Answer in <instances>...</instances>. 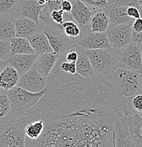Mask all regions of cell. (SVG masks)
Listing matches in <instances>:
<instances>
[{"instance_id": "cell-46", "label": "cell", "mask_w": 142, "mask_h": 147, "mask_svg": "<svg viewBox=\"0 0 142 147\" xmlns=\"http://www.w3.org/2000/svg\"><path fill=\"white\" fill-rule=\"evenodd\" d=\"M141 55H142V45H141Z\"/></svg>"}, {"instance_id": "cell-11", "label": "cell", "mask_w": 142, "mask_h": 147, "mask_svg": "<svg viewBox=\"0 0 142 147\" xmlns=\"http://www.w3.org/2000/svg\"><path fill=\"white\" fill-rule=\"evenodd\" d=\"M117 146H135L129 131L127 114L119 119L114 126V147Z\"/></svg>"}, {"instance_id": "cell-19", "label": "cell", "mask_w": 142, "mask_h": 147, "mask_svg": "<svg viewBox=\"0 0 142 147\" xmlns=\"http://www.w3.org/2000/svg\"><path fill=\"white\" fill-rule=\"evenodd\" d=\"M16 15H0V39L11 40L16 37Z\"/></svg>"}, {"instance_id": "cell-29", "label": "cell", "mask_w": 142, "mask_h": 147, "mask_svg": "<svg viewBox=\"0 0 142 147\" xmlns=\"http://www.w3.org/2000/svg\"><path fill=\"white\" fill-rule=\"evenodd\" d=\"M95 13L103 10L108 5V0H81Z\"/></svg>"}, {"instance_id": "cell-9", "label": "cell", "mask_w": 142, "mask_h": 147, "mask_svg": "<svg viewBox=\"0 0 142 147\" xmlns=\"http://www.w3.org/2000/svg\"><path fill=\"white\" fill-rule=\"evenodd\" d=\"M132 26L110 24L106 33L111 47L120 49L132 42Z\"/></svg>"}, {"instance_id": "cell-33", "label": "cell", "mask_w": 142, "mask_h": 147, "mask_svg": "<svg viewBox=\"0 0 142 147\" xmlns=\"http://www.w3.org/2000/svg\"><path fill=\"white\" fill-rule=\"evenodd\" d=\"M114 3L116 4H118V5L126 7H136L139 8L140 7L139 0H115Z\"/></svg>"}, {"instance_id": "cell-22", "label": "cell", "mask_w": 142, "mask_h": 147, "mask_svg": "<svg viewBox=\"0 0 142 147\" xmlns=\"http://www.w3.org/2000/svg\"><path fill=\"white\" fill-rule=\"evenodd\" d=\"M75 48L79 53L78 59L76 62V73L80 76L87 78L95 76L92 64L88 57L85 53L84 50L78 45L75 46Z\"/></svg>"}, {"instance_id": "cell-4", "label": "cell", "mask_w": 142, "mask_h": 147, "mask_svg": "<svg viewBox=\"0 0 142 147\" xmlns=\"http://www.w3.org/2000/svg\"><path fill=\"white\" fill-rule=\"evenodd\" d=\"M84 50L92 64L95 76H108L118 68L120 49L115 47Z\"/></svg>"}, {"instance_id": "cell-27", "label": "cell", "mask_w": 142, "mask_h": 147, "mask_svg": "<svg viewBox=\"0 0 142 147\" xmlns=\"http://www.w3.org/2000/svg\"><path fill=\"white\" fill-rule=\"evenodd\" d=\"M19 2L20 0H0V15L18 16Z\"/></svg>"}, {"instance_id": "cell-7", "label": "cell", "mask_w": 142, "mask_h": 147, "mask_svg": "<svg viewBox=\"0 0 142 147\" xmlns=\"http://www.w3.org/2000/svg\"><path fill=\"white\" fill-rule=\"evenodd\" d=\"M118 67L142 72V55L140 44L132 42L120 49Z\"/></svg>"}, {"instance_id": "cell-44", "label": "cell", "mask_w": 142, "mask_h": 147, "mask_svg": "<svg viewBox=\"0 0 142 147\" xmlns=\"http://www.w3.org/2000/svg\"><path fill=\"white\" fill-rule=\"evenodd\" d=\"M139 10H140V12H141V18H142V7H139Z\"/></svg>"}, {"instance_id": "cell-37", "label": "cell", "mask_w": 142, "mask_h": 147, "mask_svg": "<svg viewBox=\"0 0 142 147\" xmlns=\"http://www.w3.org/2000/svg\"><path fill=\"white\" fill-rule=\"evenodd\" d=\"M73 9V4L69 0H62L61 4V9L65 11V14H68L71 13Z\"/></svg>"}, {"instance_id": "cell-24", "label": "cell", "mask_w": 142, "mask_h": 147, "mask_svg": "<svg viewBox=\"0 0 142 147\" xmlns=\"http://www.w3.org/2000/svg\"><path fill=\"white\" fill-rule=\"evenodd\" d=\"M109 26L110 18L104 10L96 12L90 24L92 32H106Z\"/></svg>"}, {"instance_id": "cell-41", "label": "cell", "mask_w": 142, "mask_h": 147, "mask_svg": "<svg viewBox=\"0 0 142 147\" xmlns=\"http://www.w3.org/2000/svg\"><path fill=\"white\" fill-rule=\"evenodd\" d=\"M140 88L142 89V72L140 75Z\"/></svg>"}, {"instance_id": "cell-16", "label": "cell", "mask_w": 142, "mask_h": 147, "mask_svg": "<svg viewBox=\"0 0 142 147\" xmlns=\"http://www.w3.org/2000/svg\"><path fill=\"white\" fill-rule=\"evenodd\" d=\"M38 56V54H15L11 55L7 61L21 75L33 68Z\"/></svg>"}, {"instance_id": "cell-14", "label": "cell", "mask_w": 142, "mask_h": 147, "mask_svg": "<svg viewBox=\"0 0 142 147\" xmlns=\"http://www.w3.org/2000/svg\"><path fill=\"white\" fill-rule=\"evenodd\" d=\"M110 18V24L132 25L135 19L127 14V7L113 3L103 9Z\"/></svg>"}, {"instance_id": "cell-34", "label": "cell", "mask_w": 142, "mask_h": 147, "mask_svg": "<svg viewBox=\"0 0 142 147\" xmlns=\"http://www.w3.org/2000/svg\"><path fill=\"white\" fill-rule=\"evenodd\" d=\"M78 57H79V53L74 47L67 52L66 55H65V59L68 62H76L78 59Z\"/></svg>"}, {"instance_id": "cell-5", "label": "cell", "mask_w": 142, "mask_h": 147, "mask_svg": "<svg viewBox=\"0 0 142 147\" xmlns=\"http://www.w3.org/2000/svg\"><path fill=\"white\" fill-rule=\"evenodd\" d=\"M7 92L11 105V115L21 117L28 110L37 105L46 93L47 87L43 91L33 93L16 86Z\"/></svg>"}, {"instance_id": "cell-25", "label": "cell", "mask_w": 142, "mask_h": 147, "mask_svg": "<svg viewBox=\"0 0 142 147\" xmlns=\"http://www.w3.org/2000/svg\"><path fill=\"white\" fill-rule=\"evenodd\" d=\"M127 111L142 116V89L140 88L134 96L126 98Z\"/></svg>"}, {"instance_id": "cell-39", "label": "cell", "mask_w": 142, "mask_h": 147, "mask_svg": "<svg viewBox=\"0 0 142 147\" xmlns=\"http://www.w3.org/2000/svg\"><path fill=\"white\" fill-rule=\"evenodd\" d=\"M132 42L142 45V31L136 33L132 30Z\"/></svg>"}, {"instance_id": "cell-23", "label": "cell", "mask_w": 142, "mask_h": 147, "mask_svg": "<svg viewBox=\"0 0 142 147\" xmlns=\"http://www.w3.org/2000/svg\"><path fill=\"white\" fill-rule=\"evenodd\" d=\"M11 54H36L28 38L14 37L11 39Z\"/></svg>"}, {"instance_id": "cell-38", "label": "cell", "mask_w": 142, "mask_h": 147, "mask_svg": "<svg viewBox=\"0 0 142 147\" xmlns=\"http://www.w3.org/2000/svg\"><path fill=\"white\" fill-rule=\"evenodd\" d=\"M132 30L136 33H140L142 31V18H139L135 19L132 24Z\"/></svg>"}, {"instance_id": "cell-10", "label": "cell", "mask_w": 142, "mask_h": 147, "mask_svg": "<svg viewBox=\"0 0 142 147\" xmlns=\"http://www.w3.org/2000/svg\"><path fill=\"white\" fill-rule=\"evenodd\" d=\"M17 86L30 92L38 93L47 86V78L40 74L34 67L27 72L20 75Z\"/></svg>"}, {"instance_id": "cell-21", "label": "cell", "mask_w": 142, "mask_h": 147, "mask_svg": "<svg viewBox=\"0 0 142 147\" xmlns=\"http://www.w3.org/2000/svg\"><path fill=\"white\" fill-rule=\"evenodd\" d=\"M36 54L40 55L54 52L48 38L42 30L35 33L28 38Z\"/></svg>"}, {"instance_id": "cell-3", "label": "cell", "mask_w": 142, "mask_h": 147, "mask_svg": "<svg viewBox=\"0 0 142 147\" xmlns=\"http://www.w3.org/2000/svg\"><path fill=\"white\" fill-rule=\"evenodd\" d=\"M26 140V124L21 117L10 115L0 120V147H24Z\"/></svg>"}, {"instance_id": "cell-45", "label": "cell", "mask_w": 142, "mask_h": 147, "mask_svg": "<svg viewBox=\"0 0 142 147\" xmlns=\"http://www.w3.org/2000/svg\"><path fill=\"white\" fill-rule=\"evenodd\" d=\"M69 1H71V2H72V4H73V3L76 2V1H78V0H69Z\"/></svg>"}, {"instance_id": "cell-1", "label": "cell", "mask_w": 142, "mask_h": 147, "mask_svg": "<svg viewBox=\"0 0 142 147\" xmlns=\"http://www.w3.org/2000/svg\"><path fill=\"white\" fill-rule=\"evenodd\" d=\"M127 114L126 98L116 91L111 74H71L59 59L45 96L21 117L26 125L43 121V132L31 146H114L115 124Z\"/></svg>"}, {"instance_id": "cell-42", "label": "cell", "mask_w": 142, "mask_h": 147, "mask_svg": "<svg viewBox=\"0 0 142 147\" xmlns=\"http://www.w3.org/2000/svg\"><path fill=\"white\" fill-rule=\"evenodd\" d=\"M114 1H115V0H108V2L109 4H112L114 2Z\"/></svg>"}, {"instance_id": "cell-13", "label": "cell", "mask_w": 142, "mask_h": 147, "mask_svg": "<svg viewBox=\"0 0 142 147\" xmlns=\"http://www.w3.org/2000/svg\"><path fill=\"white\" fill-rule=\"evenodd\" d=\"M60 58V55L55 52L38 55L33 67L42 76L48 78Z\"/></svg>"}, {"instance_id": "cell-20", "label": "cell", "mask_w": 142, "mask_h": 147, "mask_svg": "<svg viewBox=\"0 0 142 147\" xmlns=\"http://www.w3.org/2000/svg\"><path fill=\"white\" fill-rule=\"evenodd\" d=\"M20 74L17 70L9 64L0 74V87L5 91H9L16 86L19 81Z\"/></svg>"}, {"instance_id": "cell-36", "label": "cell", "mask_w": 142, "mask_h": 147, "mask_svg": "<svg viewBox=\"0 0 142 147\" xmlns=\"http://www.w3.org/2000/svg\"><path fill=\"white\" fill-rule=\"evenodd\" d=\"M127 14L130 17H132L134 19L141 18V12H140L139 9L136 7H127Z\"/></svg>"}, {"instance_id": "cell-30", "label": "cell", "mask_w": 142, "mask_h": 147, "mask_svg": "<svg viewBox=\"0 0 142 147\" xmlns=\"http://www.w3.org/2000/svg\"><path fill=\"white\" fill-rule=\"evenodd\" d=\"M11 55V40L0 39V59L8 60Z\"/></svg>"}, {"instance_id": "cell-35", "label": "cell", "mask_w": 142, "mask_h": 147, "mask_svg": "<svg viewBox=\"0 0 142 147\" xmlns=\"http://www.w3.org/2000/svg\"><path fill=\"white\" fill-rule=\"evenodd\" d=\"M62 1V0H47L46 5L48 7L50 12H52L54 10L61 9Z\"/></svg>"}, {"instance_id": "cell-2", "label": "cell", "mask_w": 142, "mask_h": 147, "mask_svg": "<svg viewBox=\"0 0 142 147\" xmlns=\"http://www.w3.org/2000/svg\"><path fill=\"white\" fill-rule=\"evenodd\" d=\"M41 30L48 38L54 52L61 57H65L69 50L77 44L79 38H71L65 34L62 24L55 23L50 17V12L47 5L40 16Z\"/></svg>"}, {"instance_id": "cell-31", "label": "cell", "mask_w": 142, "mask_h": 147, "mask_svg": "<svg viewBox=\"0 0 142 147\" xmlns=\"http://www.w3.org/2000/svg\"><path fill=\"white\" fill-rule=\"evenodd\" d=\"M60 67L61 69L65 72L69 73L71 74H76V62H68L65 59V57H61Z\"/></svg>"}, {"instance_id": "cell-12", "label": "cell", "mask_w": 142, "mask_h": 147, "mask_svg": "<svg viewBox=\"0 0 142 147\" xmlns=\"http://www.w3.org/2000/svg\"><path fill=\"white\" fill-rule=\"evenodd\" d=\"M70 14L73 19L79 24L81 30H83L90 27L91 19L95 13L81 0H78L73 3V9Z\"/></svg>"}, {"instance_id": "cell-43", "label": "cell", "mask_w": 142, "mask_h": 147, "mask_svg": "<svg viewBox=\"0 0 142 147\" xmlns=\"http://www.w3.org/2000/svg\"><path fill=\"white\" fill-rule=\"evenodd\" d=\"M139 3L140 7H142V0H139Z\"/></svg>"}, {"instance_id": "cell-28", "label": "cell", "mask_w": 142, "mask_h": 147, "mask_svg": "<svg viewBox=\"0 0 142 147\" xmlns=\"http://www.w3.org/2000/svg\"><path fill=\"white\" fill-rule=\"evenodd\" d=\"M65 34L71 38H79L81 35V29L75 21L67 20L62 24Z\"/></svg>"}, {"instance_id": "cell-6", "label": "cell", "mask_w": 142, "mask_h": 147, "mask_svg": "<svg viewBox=\"0 0 142 147\" xmlns=\"http://www.w3.org/2000/svg\"><path fill=\"white\" fill-rule=\"evenodd\" d=\"M141 72L119 67L111 74L112 82L120 96L129 98L140 89Z\"/></svg>"}, {"instance_id": "cell-26", "label": "cell", "mask_w": 142, "mask_h": 147, "mask_svg": "<svg viewBox=\"0 0 142 147\" xmlns=\"http://www.w3.org/2000/svg\"><path fill=\"white\" fill-rule=\"evenodd\" d=\"M11 114V105L7 91L0 89V120H3Z\"/></svg>"}, {"instance_id": "cell-8", "label": "cell", "mask_w": 142, "mask_h": 147, "mask_svg": "<svg viewBox=\"0 0 142 147\" xmlns=\"http://www.w3.org/2000/svg\"><path fill=\"white\" fill-rule=\"evenodd\" d=\"M76 45L85 50L110 47L106 32H92L91 27L81 30Z\"/></svg>"}, {"instance_id": "cell-18", "label": "cell", "mask_w": 142, "mask_h": 147, "mask_svg": "<svg viewBox=\"0 0 142 147\" xmlns=\"http://www.w3.org/2000/svg\"><path fill=\"white\" fill-rule=\"evenodd\" d=\"M127 122L134 145L142 147V116L127 111Z\"/></svg>"}, {"instance_id": "cell-40", "label": "cell", "mask_w": 142, "mask_h": 147, "mask_svg": "<svg viewBox=\"0 0 142 147\" xmlns=\"http://www.w3.org/2000/svg\"><path fill=\"white\" fill-rule=\"evenodd\" d=\"M47 1V0H37L38 4H39L40 5H42V6L46 5Z\"/></svg>"}, {"instance_id": "cell-15", "label": "cell", "mask_w": 142, "mask_h": 147, "mask_svg": "<svg viewBox=\"0 0 142 147\" xmlns=\"http://www.w3.org/2000/svg\"><path fill=\"white\" fill-rule=\"evenodd\" d=\"M45 6L40 5L37 0H20L17 14L19 18H31L40 24V16Z\"/></svg>"}, {"instance_id": "cell-32", "label": "cell", "mask_w": 142, "mask_h": 147, "mask_svg": "<svg viewBox=\"0 0 142 147\" xmlns=\"http://www.w3.org/2000/svg\"><path fill=\"white\" fill-rule=\"evenodd\" d=\"M50 17L57 24H62L65 22V11L62 9L52 11L50 12Z\"/></svg>"}, {"instance_id": "cell-17", "label": "cell", "mask_w": 142, "mask_h": 147, "mask_svg": "<svg viewBox=\"0 0 142 147\" xmlns=\"http://www.w3.org/2000/svg\"><path fill=\"white\" fill-rule=\"evenodd\" d=\"M40 30V25L31 18L19 17L16 20V37L28 38Z\"/></svg>"}]
</instances>
